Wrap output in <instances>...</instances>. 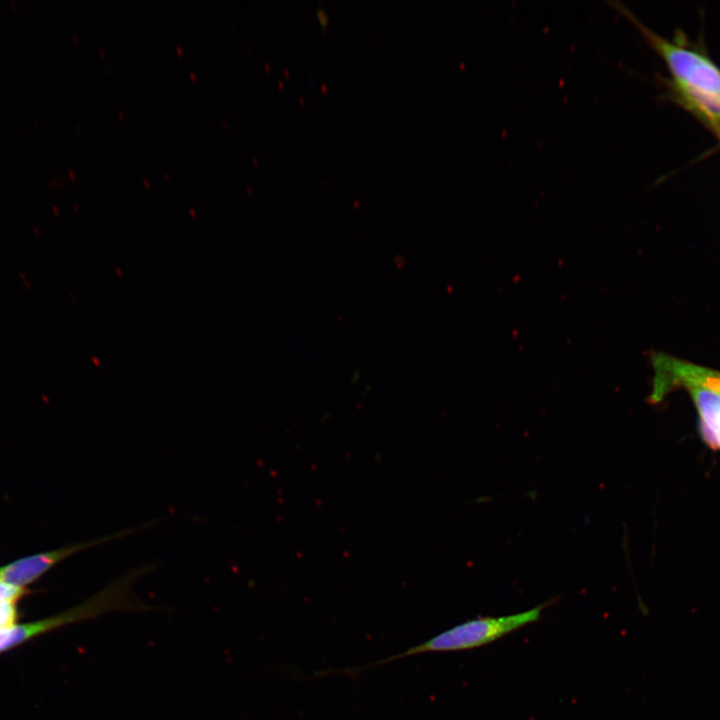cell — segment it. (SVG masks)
Listing matches in <instances>:
<instances>
[{
  "instance_id": "4",
  "label": "cell",
  "mask_w": 720,
  "mask_h": 720,
  "mask_svg": "<svg viewBox=\"0 0 720 720\" xmlns=\"http://www.w3.org/2000/svg\"><path fill=\"white\" fill-rule=\"evenodd\" d=\"M156 522L157 520H151L140 526L124 529L98 539L76 543L52 551L42 552L24 557L22 559H18L12 563L0 567V581L23 588L24 586L35 581L37 578H39L57 563L70 557L75 553L110 541L124 538L142 529L149 528L153 526Z\"/></svg>"
},
{
  "instance_id": "7",
  "label": "cell",
  "mask_w": 720,
  "mask_h": 720,
  "mask_svg": "<svg viewBox=\"0 0 720 720\" xmlns=\"http://www.w3.org/2000/svg\"><path fill=\"white\" fill-rule=\"evenodd\" d=\"M673 86L678 97L691 111L720 132V96L675 82Z\"/></svg>"
},
{
  "instance_id": "2",
  "label": "cell",
  "mask_w": 720,
  "mask_h": 720,
  "mask_svg": "<svg viewBox=\"0 0 720 720\" xmlns=\"http://www.w3.org/2000/svg\"><path fill=\"white\" fill-rule=\"evenodd\" d=\"M155 568L154 564L144 565L115 578L102 590L53 617L24 625H13L0 631V652L28 640L38 634L57 627L95 618L114 611L145 612L154 607L143 602L135 593L134 583Z\"/></svg>"
},
{
  "instance_id": "5",
  "label": "cell",
  "mask_w": 720,
  "mask_h": 720,
  "mask_svg": "<svg viewBox=\"0 0 720 720\" xmlns=\"http://www.w3.org/2000/svg\"><path fill=\"white\" fill-rule=\"evenodd\" d=\"M654 369L649 402L658 403L677 387L702 386L720 393V372L689 363L670 355L654 352L651 355Z\"/></svg>"
},
{
  "instance_id": "1",
  "label": "cell",
  "mask_w": 720,
  "mask_h": 720,
  "mask_svg": "<svg viewBox=\"0 0 720 720\" xmlns=\"http://www.w3.org/2000/svg\"><path fill=\"white\" fill-rule=\"evenodd\" d=\"M546 604L523 612L499 616L478 617L448 630L408 649L361 666L331 669L329 673H341L354 677L364 670L389 664L404 658L425 653L458 652L490 644L526 625L537 622Z\"/></svg>"
},
{
  "instance_id": "8",
  "label": "cell",
  "mask_w": 720,
  "mask_h": 720,
  "mask_svg": "<svg viewBox=\"0 0 720 720\" xmlns=\"http://www.w3.org/2000/svg\"><path fill=\"white\" fill-rule=\"evenodd\" d=\"M16 601H7L0 604V631L13 626L16 619Z\"/></svg>"
},
{
  "instance_id": "3",
  "label": "cell",
  "mask_w": 720,
  "mask_h": 720,
  "mask_svg": "<svg viewBox=\"0 0 720 720\" xmlns=\"http://www.w3.org/2000/svg\"><path fill=\"white\" fill-rule=\"evenodd\" d=\"M614 10L634 24L663 57L674 82L720 96V69L704 55L667 41L647 28L623 3L608 1Z\"/></svg>"
},
{
  "instance_id": "9",
  "label": "cell",
  "mask_w": 720,
  "mask_h": 720,
  "mask_svg": "<svg viewBox=\"0 0 720 720\" xmlns=\"http://www.w3.org/2000/svg\"><path fill=\"white\" fill-rule=\"evenodd\" d=\"M24 594V588L0 581V604L7 601H17Z\"/></svg>"
},
{
  "instance_id": "6",
  "label": "cell",
  "mask_w": 720,
  "mask_h": 720,
  "mask_svg": "<svg viewBox=\"0 0 720 720\" xmlns=\"http://www.w3.org/2000/svg\"><path fill=\"white\" fill-rule=\"evenodd\" d=\"M685 388L697 409L703 441L711 449L720 451V393L697 385Z\"/></svg>"
}]
</instances>
